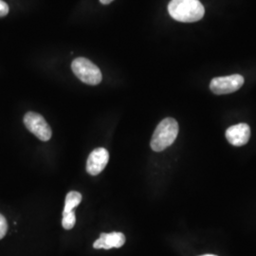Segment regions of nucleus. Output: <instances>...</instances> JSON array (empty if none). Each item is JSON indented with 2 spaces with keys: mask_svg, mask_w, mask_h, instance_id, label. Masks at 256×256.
I'll list each match as a JSON object with an SVG mask.
<instances>
[{
  "mask_svg": "<svg viewBox=\"0 0 256 256\" xmlns=\"http://www.w3.org/2000/svg\"><path fill=\"white\" fill-rule=\"evenodd\" d=\"M168 12L178 22L192 23L204 16L205 9L200 0H171Z\"/></svg>",
  "mask_w": 256,
  "mask_h": 256,
  "instance_id": "nucleus-1",
  "label": "nucleus"
},
{
  "mask_svg": "<svg viewBox=\"0 0 256 256\" xmlns=\"http://www.w3.org/2000/svg\"><path fill=\"white\" fill-rule=\"evenodd\" d=\"M178 134V124L173 118L162 120L156 128L151 140V148L155 152H162L174 144Z\"/></svg>",
  "mask_w": 256,
  "mask_h": 256,
  "instance_id": "nucleus-2",
  "label": "nucleus"
},
{
  "mask_svg": "<svg viewBox=\"0 0 256 256\" xmlns=\"http://www.w3.org/2000/svg\"><path fill=\"white\" fill-rule=\"evenodd\" d=\"M72 68L77 78L86 84H99L102 79L99 68L86 58H76L72 64Z\"/></svg>",
  "mask_w": 256,
  "mask_h": 256,
  "instance_id": "nucleus-3",
  "label": "nucleus"
},
{
  "mask_svg": "<svg viewBox=\"0 0 256 256\" xmlns=\"http://www.w3.org/2000/svg\"><path fill=\"white\" fill-rule=\"evenodd\" d=\"M24 124L39 140L43 142L50 140L52 129L42 115L36 112H28L24 116Z\"/></svg>",
  "mask_w": 256,
  "mask_h": 256,
  "instance_id": "nucleus-4",
  "label": "nucleus"
},
{
  "mask_svg": "<svg viewBox=\"0 0 256 256\" xmlns=\"http://www.w3.org/2000/svg\"><path fill=\"white\" fill-rule=\"evenodd\" d=\"M244 84L243 76L239 74H234L224 77H216L210 84L212 92L216 95L230 94L232 92H238Z\"/></svg>",
  "mask_w": 256,
  "mask_h": 256,
  "instance_id": "nucleus-5",
  "label": "nucleus"
},
{
  "mask_svg": "<svg viewBox=\"0 0 256 256\" xmlns=\"http://www.w3.org/2000/svg\"><path fill=\"white\" fill-rule=\"evenodd\" d=\"M110 160V154L106 148L93 150L86 162V171L92 176H97L106 168Z\"/></svg>",
  "mask_w": 256,
  "mask_h": 256,
  "instance_id": "nucleus-6",
  "label": "nucleus"
},
{
  "mask_svg": "<svg viewBox=\"0 0 256 256\" xmlns=\"http://www.w3.org/2000/svg\"><path fill=\"white\" fill-rule=\"evenodd\" d=\"M226 138L234 146H243L250 137V128L247 124H238L226 130Z\"/></svg>",
  "mask_w": 256,
  "mask_h": 256,
  "instance_id": "nucleus-7",
  "label": "nucleus"
},
{
  "mask_svg": "<svg viewBox=\"0 0 256 256\" xmlns=\"http://www.w3.org/2000/svg\"><path fill=\"white\" fill-rule=\"evenodd\" d=\"M126 243V236L122 232H110V234H102L98 240L93 244L94 248H104L110 250L112 248H120Z\"/></svg>",
  "mask_w": 256,
  "mask_h": 256,
  "instance_id": "nucleus-8",
  "label": "nucleus"
},
{
  "mask_svg": "<svg viewBox=\"0 0 256 256\" xmlns=\"http://www.w3.org/2000/svg\"><path fill=\"white\" fill-rule=\"evenodd\" d=\"M82 202V194L79 192H70L66 194V202H64V209L63 214L70 212L74 210Z\"/></svg>",
  "mask_w": 256,
  "mask_h": 256,
  "instance_id": "nucleus-9",
  "label": "nucleus"
},
{
  "mask_svg": "<svg viewBox=\"0 0 256 256\" xmlns=\"http://www.w3.org/2000/svg\"><path fill=\"white\" fill-rule=\"evenodd\" d=\"M76 222V216L74 210L70 212H66L63 214V220H62V225L64 227V229L70 230L72 229Z\"/></svg>",
  "mask_w": 256,
  "mask_h": 256,
  "instance_id": "nucleus-10",
  "label": "nucleus"
},
{
  "mask_svg": "<svg viewBox=\"0 0 256 256\" xmlns=\"http://www.w3.org/2000/svg\"><path fill=\"white\" fill-rule=\"evenodd\" d=\"M8 230V223L6 218L0 214V239L4 238Z\"/></svg>",
  "mask_w": 256,
  "mask_h": 256,
  "instance_id": "nucleus-11",
  "label": "nucleus"
},
{
  "mask_svg": "<svg viewBox=\"0 0 256 256\" xmlns=\"http://www.w3.org/2000/svg\"><path fill=\"white\" fill-rule=\"evenodd\" d=\"M9 12V6L8 4L3 1V0H0V18H3V16H6Z\"/></svg>",
  "mask_w": 256,
  "mask_h": 256,
  "instance_id": "nucleus-12",
  "label": "nucleus"
},
{
  "mask_svg": "<svg viewBox=\"0 0 256 256\" xmlns=\"http://www.w3.org/2000/svg\"><path fill=\"white\" fill-rule=\"evenodd\" d=\"M112 1H114V0H100V2H101L102 4H104V5H108V4L111 3Z\"/></svg>",
  "mask_w": 256,
  "mask_h": 256,
  "instance_id": "nucleus-13",
  "label": "nucleus"
},
{
  "mask_svg": "<svg viewBox=\"0 0 256 256\" xmlns=\"http://www.w3.org/2000/svg\"><path fill=\"white\" fill-rule=\"evenodd\" d=\"M214 256V254H205V256Z\"/></svg>",
  "mask_w": 256,
  "mask_h": 256,
  "instance_id": "nucleus-14",
  "label": "nucleus"
}]
</instances>
